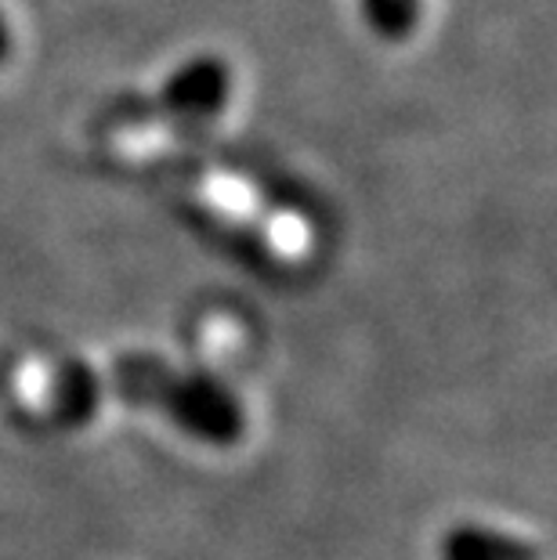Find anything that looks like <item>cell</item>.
Returning <instances> with one entry per match:
<instances>
[{
  "label": "cell",
  "mask_w": 557,
  "mask_h": 560,
  "mask_svg": "<svg viewBox=\"0 0 557 560\" xmlns=\"http://www.w3.org/2000/svg\"><path fill=\"white\" fill-rule=\"evenodd\" d=\"M19 365H22V359L15 351H8V348H0V395L15 384V376H19Z\"/></svg>",
  "instance_id": "5b68a950"
},
{
  "label": "cell",
  "mask_w": 557,
  "mask_h": 560,
  "mask_svg": "<svg viewBox=\"0 0 557 560\" xmlns=\"http://www.w3.org/2000/svg\"><path fill=\"white\" fill-rule=\"evenodd\" d=\"M113 390L127 405L152 409L174 431L210 448H232L246 434L240 395L214 373L171 365L160 354H124L113 362Z\"/></svg>",
  "instance_id": "6da1fadb"
},
{
  "label": "cell",
  "mask_w": 557,
  "mask_h": 560,
  "mask_svg": "<svg viewBox=\"0 0 557 560\" xmlns=\"http://www.w3.org/2000/svg\"><path fill=\"white\" fill-rule=\"evenodd\" d=\"M438 557L442 560H543L539 546L529 539H518L511 532L489 528L478 521L453 524L442 542H438Z\"/></svg>",
  "instance_id": "3957f363"
},
{
  "label": "cell",
  "mask_w": 557,
  "mask_h": 560,
  "mask_svg": "<svg viewBox=\"0 0 557 560\" xmlns=\"http://www.w3.org/2000/svg\"><path fill=\"white\" fill-rule=\"evenodd\" d=\"M232 98V69L218 55H196L160 88V109L182 120H214Z\"/></svg>",
  "instance_id": "7a4b0ae2"
},
{
  "label": "cell",
  "mask_w": 557,
  "mask_h": 560,
  "mask_svg": "<svg viewBox=\"0 0 557 560\" xmlns=\"http://www.w3.org/2000/svg\"><path fill=\"white\" fill-rule=\"evenodd\" d=\"M365 30L384 44H402L417 33L423 19V0H359Z\"/></svg>",
  "instance_id": "277c9868"
},
{
  "label": "cell",
  "mask_w": 557,
  "mask_h": 560,
  "mask_svg": "<svg viewBox=\"0 0 557 560\" xmlns=\"http://www.w3.org/2000/svg\"><path fill=\"white\" fill-rule=\"evenodd\" d=\"M8 55H11V30H8L4 15H0V66L8 62Z\"/></svg>",
  "instance_id": "8992f818"
}]
</instances>
